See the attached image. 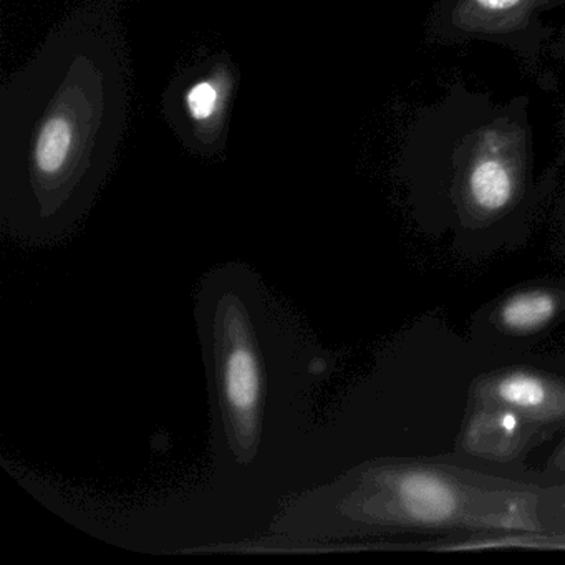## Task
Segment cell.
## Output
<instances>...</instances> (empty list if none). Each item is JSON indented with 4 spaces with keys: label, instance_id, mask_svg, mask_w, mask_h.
<instances>
[{
    "label": "cell",
    "instance_id": "obj_8",
    "mask_svg": "<svg viewBox=\"0 0 565 565\" xmlns=\"http://www.w3.org/2000/svg\"><path fill=\"white\" fill-rule=\"evenodd\" d=\"M499 396L511 405L534 408L544 403L545 390L542 383L532 376L515 375L501 383Z\"/></svg>",
    "mask_w": 565,
    "mask_h": 565
},
{
    "label": "cell",
    "instance_id": "obj_5",
    "mask_svg": "<svg viewBox=\"0 0 565 565\" xmlns=\"http://www.w3.org/2000/svg\"><path fill=\"white\" fill-rule=\"evenodd\" d=\"M223 319L224 327L231 332L230 337L223 330L221 382H223L224 402H226L227 415H230L236 441L239 443L241 448L249 449L250 445H256L257 409L263 396V373L247 335L243 306L234 302L233 307H227Z\"/></svg>",
    "mask_w": 565,
    "mask_h": 565
},
{
    "label": "cell",
    "instance_id": "obj_3",
    "mask_svg": "<svg viewBox=\"0 0 565 565\" xmlns=\"http://www.w3.org/2000/svg\"><path fill=\"white\" fill-rule=\"evenodd\" d=\"M524 148V135L511 121H492L476 131L465 151L466 190L476 207L498 213L511 203Z\"/></svg>",
    "mask_w": 565,
    "mask_h": 565
},
{
    "label": "cell",
    "instance_id": "obj_4",
    "mask_svg": "<svg viewBox=\"0 0 565 565\" xmlns=\"http://www.w3.org/2000/svg\"><path fill=\"white\" fill-rule=\"evenodd\" d=\"M562 0H445L436 28L451 41L524 45L539 29V15Z\"/></svg>",
    "mask_w": 565,
    "mask_h": 565
},
{
    "label": "cell",
    "instance_id": "obj_1",
    "mask_svg": "<svg viewBox=\"0 0 565 565\" xmlns=\"http://www.w3.org/2000/svg\"><path fill=\"white\" fill-rule=\"evenodd\" d=\"M130 102L115 6L87 0L0 88V181L12 213L39 223L81 213L117 163Z\"/></svg>",
    "mask_w": 565,
    "mask_h": 565
},
{
    "label": "cell",
    "instance_id": "obj_11",
    "mask_svg": "<svg viewBox=\"0 0 565 565\" xmlns=\"http://www.w3.org/2000/svg\"><path fill=\"white\" fill-rule=\"evenodd\" d=\"M564 135H565V124H564Z\"/></svg>",
    "mask_w": 565,
    "mask_h": 565
},
{
    "label": "cell",
    "instance_id": "obj_9",
    "mask_svg": "<svg viewBox=\"0 0 565 565\" xmlns=\"http://www.w3.org/2000/svg\"><path fill=\"white\" fill-rule=\"evenodd\" d=\"M514 425H515L514 416H505V418H504L505 428L512 429V428H514Z\"/></svg>",
    "mask_w": 565,
    "mask_h": 565
},
{
    "label": "cell",
    "instance_id": "obj_10",
    "mask_svg": "<svg viewBox=\"0 0 565 565\" xmlns=\"http://www.w3.org/2000/svg\"><path fill=\"white\" fill-rule=\"evenodd\" d=\"M92 2H102V4L117 6L120 0H92Z\"/></svg>",
    "mask_w": 565,
    "mask_h": 565
},
{
    "label": "cell",
    "instance_id": "obj_7",
    "mask_svg": "<svg viewBox=\"0 0 565 565\" xmlns=\"http://www.w3.org/2000/svg\"><path fill=\"white\" fill-rule=\"evenodd\" d=\"M555 303L551 296L541 292L514 297L502 309V320L509 329L532 330L544 326L554 316Z\"/></svg>",
    "mask_w": 565,
    "mask_h": 565
},
{
    "label": "cell",
    "instance_id": "obj_2",
    "mask_svg": "<svg viewBox=\"0 0 565 565\" xmlns=\"http://www.w3.org/2000/svg\"><path fill=\"white\" fill-rule=\"evenodd\" d=\"M239 81V68L224 52L203 55L171 78L161 114L184 150L204 160L226 154Z\"/></svg>",
    "mask_w": 565,
    "mask_h": 565
},
{
    "label": "cell",
    "instance_id": "obj_6",
    "mask_svg": "<svg viewBox=\"0 0 565 565\" xmlns=\"http://www.w3.org/2000/svg\"><path fill=\"white\" fill-rule=\"evenodd\" d=\"M399 499L409 515L428 524L446 521L456 509L452 489L431 475L406 476L399 484Z\"/></svg>",
    "mask_w": 565,
    "mask_h": 565
}]
</instances>
